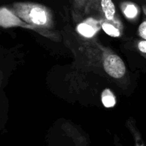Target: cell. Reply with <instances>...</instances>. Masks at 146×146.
<instances>
[{"label":"cell","instance_id":"6da1fadb","mask_svg":"<svg viewBox=\"0 0 146 146\" xmlns=\"http://www.w3.org/2000/svg\"><path fill=\"white\" fill-rule=\"evenodd\" d=\"M17 11L21 17L28 19L36 25L41 26L46 24L48 19V11L44 7L36 4L23 3L15 5Z\"/></svg>","mask_w":146,"mask_h":146},{"label":"cell","instance_id":"7a4b0ae2","mask_svg":"<svg viewBox=\"0 0 146 146\" xmlns=\"http://www.w3.org/2000/svg\"><path fill=\"white\" fill-rule=\"evenodd\" d=\"M104 67L107 74L113 78H121L125 73L123 61L115 54H110L104 58Z\"/></svg>","mask_w":146,"mask_h":146},{"label":"cell","instance_id":"3957f363","mask_svg":"<svg viewBox=\"0 0 146 146\" xmlns=\"http://www.w3.org/2000/svg\"><path fill=\"white\" fill-rule=\"evenodd\" d=\"M21 24V21L17 16L5 7L0 9V25L4 28L16 27Z\"/></svg>","mask_w":146,"mask_h":146},{"label":"cell","instance_id":"277c9868","mask_svg":"<svg viewBox=\"0 0 146 146\" xmlns=\"http://www.w3.org/2000/svg\"><path fill=\"white\" fill-rule=\"evenodd\" d=\"M101 5L107 19L112 20L115 14V7L112 0H101Z\"/></svg>","mask_w":146,"mask_h":146},{"label":"cell","instance_id":"5b68a950","mask_svg":"<svg viewBox=\"0 0 146 146\" xmlns=\"http://www.w3.org/2000/svg\"><path fill=\"white\" fill-rule=\"evenodd\" d=\"M101 100L102 103L106 107H112L115 104V98L111 90L106 89L104 90L101 94Z\"/></svg>","mask_w":146,"mask_h":146},{"label":"cell","instance_id":"8992f818","mask_svg":"<svg viewBox=\"0 0 146 146\" xmlns=\"http://www.w3.org/2000/svg\"><path fill=\"white\" fill-rule=\"evenodd\" d=\"M78 32L86 37H92L95 34L96 30L94 27L87 23H81L77 27Z\"/></svg>","mask_w":146,"mask_h":146},{"label":"cell","instance_id":"52a82bcc","mask_svg":"<svg viewBox=\"0 0 146 146\" xmlns=\"http://www.w3.org/2000/svg\"><path fill=\"white\" fill-rule=\"evenodd\" d=\"M103 29L108 35L113 37H117L120 35V32L118 29L115 28L113 25L108 23H104L102 25Z\"/></svg>","mask_w":146,"mask_h":146},{"label":"cell","instance_id":"ba28073f","mask_svg":"<svg viewBox=\"0 0 146 146\" xmlns=\"http://www.w3.org/2000/svg\"><path fill=\"white\" fill-rule=\"evenodd\" d=\"M124 14L128 18H134L138 14V9L134 4H128L124 8Z\"/></svg>","mask_w":146,"mask_h":146},{"label":"cell","instance_id":"9c48e42d","mask_svg":"<svg viewBox=\"0 0 146 146\" xmlns=\"http://www.w3.org/2000/svg\"><path fill=\"white\" fill-rule=\"evenodd\" d=\"M138 32H139L140 36L143 39H145L146 40V21L141 23V25L138 28Z\"/></svg>","mask_w":146,"mask_h":146},{"label":"cell","instance_id":"30bf717a","mask_svg":"<svg viewBox=\"0 0 146 146\" xmlns=\"http://www.w3.org/2000/svg\"><path fill=\"white\" fill-rule=\"evenodd\" d=\"M138 49L141 52L143 53H146V40L145 41H141L138 43Z\"/></svg>","mask_w":146,"mask_h":146},{"label":"cell","instance_id":"8fae6325","mask_svg":"<svg viewBox=\"0 0 146 146\" xmlns=\"http://www.w3.org/2000/svg\"><path fill=\"white\" fill-rule=\"evenodd\" d=\"M135 146H145L143 143H140V141L138 140H136V144H135Z\"/></svg>","mask_w":146,"mask_h":146},{"label":"cell","instance_id":"7c38bea8","mask_svg":"<svg viewBox=\"0 0 146 146\" xmlns=\"http://www.w3.org/2000/svg\"><path fill=\"white\" fill-rule=\"evenodd\" d=\"M73 146H86V145H82V144H81V143H76V144Z\"/></svg>","mask_w":146,"mask_h":146}]
</instances>
